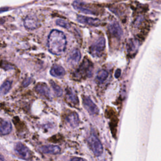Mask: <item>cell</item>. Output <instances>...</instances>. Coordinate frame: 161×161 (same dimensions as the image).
<instances>
[{"mask_svg": "<svg viewBox=\"0 0 161 161\" xmlns=\"http://www.w3.org/2000/svg\"><path fill=\"white\" fill-rule=\"evenodd\" d=\"M66 45L67 40L64 34L57 30H52L47 40L49 52L57 56L62 54L66 50Z\"/></svg>", "mask_w": 161, "mask_h": 161, "instance_id": "6da1fadb", "label": "cell"}, {"mask_svg": "<svg viewBox=\"0 0 161 161\" xmlns=\"http://www.w3.org/2000/svg\"><path fill=\"white\" fill-rule=\"evenodd\" d=\"M93 70V65L91 61L85 58L81 64L76 71L74 73L73 77L76 80L86 79L92 75Z\"/></svg>", "mask_w": 161, "mask_h": 161, "instance_id": "7a4b0ae2", "label": "cell"}, {"mask_svg": "<svg viewBox=\"0 0 161 161\" xmlns=\"http://www.w3.org/2000/svg\"><path fill=\"white\" fill-rule=\"evenodd\" d=\"M72 5L76 10L84 13L94 15H98L99 14V10L98 7L93 5L87 4L80 1H75Z\"/></svg>", "mask_w": 161, "mask_h": 161, "instance_id": "3957f363", "label": "cell"}, {"mask_svg": "<svg viewBox=\"0 0 161 161\" xmlns=\"http://www.w3.org/2000/svg\"><path fill=\"white\" fill-rule=\"evenodd\" d=\"M88 143L95 156L99 157L103 154V147L102 143L94 134H92L89 137L88 139Z\"/></svg>", "mask_w": 161, "mask_h": 161, "instance_id": "277c9868", "label": "cell"}, {"mask_svg": "<svg viewBox=\"0 0 161 161\" xmlns=\"http://www.w3.org/2000/svg\"><path fill=\"white\" fill-rule=\"evenodd\" d=\"M105 49V40L104 37H100L99 39L91 45L89 53L95 57H100L103 56Z\"/></svg>", "mask_w": 161, "mask_h": 161, "instance_id": "5b68a950", "label": "cell"}, {"mask_svg": "<svg viewBox=\"0 0 161 161\" xmlns=\"http://www.w3.org/2000/svg\"><path fill=\"white\" fill-rule=\"evenodd\" d=\"M82 103L85 109L92 115L97 114L99 113V108L98 106L91 100L88 96H84L82 97Z\"/></svg>", "mask_w": 161, "mask_h": 161, "instance_id": "8992f818", "label": "cell"}, {"mask_svg": "<svg viewBox=\"0 0 161 161\" xmlns=\"http://www.w3.org/2000/svg\"><path fill=\"white\" fill-rule=\"evenodd\" d=\"M14 150L22 159L30 160L32 157L30 150L21 143H17L15 145Z\"/></svg>", "mask_w": 161, "mask_h": 161, "instance_id": "52a82bcc", "label": "cell"}, {"mask_svg": "<svg viewBox=\"0 0 161 161\" xmlns=\"http://www.w3.org/2000/svg\"><path fill=\"white\" fill-rule=\"evenodd\" d=\"M24 25L27 29L35 30L40 26L37 18L33 15H28L24 20Z\"/></svg>", "mask_w": 161, "mask_h": 161, "instance_id": "ba28073f", "label": "cell"}, {"mask_svg": "<svg viewBox=\"0 0 161 161\" xmlns=\"http://www.w3.org/2000/svg\"><path fill=\"white\" fill-rule=\"evenodd\" d=\"M139 42L137 39H130L127 43V49L129 56H135L139 48Z\"/></svg>", "mask_w": 161, "mask_h": 161, "instance_id": "9c48e42d", "label": "cell"}, {"mask_svg": "<svg viewBox=\"0 0 161 161\" xmlns=\"http://www.w3.org/2000/svg\"><path fill=\"white\" fill-rule=\"evenodd\" d=\"M108 31L111 36L117 39H120L123 35L122 29L117 22H113L109 25Z\"/></svg>", "mask_w": 161, "mask_h": 161, "instance_id": "30bf717a", "label": "cell"}, {"mask_svg": "<svg viewBox=\"0 0 161 161\" xmlns=\"http://www.w3.org/2000/svg\"><path fill=\"white\" fill-rule=\"evenodd\" d=\"M78 21L82 24H85L90 26H99L101 24V21L99 19L93 18L91 17H87L79 15L78 16Z\"/></svg>", "mask_w": 161, "mask_h": 161, "instance_id": "8fae6325", "label": "cell"}, {"mask_svg": "<svg viewBox=\"0 0 161 161\" xmlns=\"http://www.w3.org/2000/svg\"><path fill=\"white\" fill-rule=\"evenodd\" d=\"M35 91L39 95L47 98H50V92L48 86L44 82H39L35 86Z\"/></svg>", "mask_w": 161, "mask_h": 161, "instance_id": "7c38bea8", "label": "cell"}, {"mask_svg": "<svg viewBox=\"0 0 161 161\" xmlns=\"http://www.w3.org/2000/svg\"><path fill=\"white\" fill-rule=\"evenodd\" d=\"M66 98L67 101L72 105H78L79 104V99L74 93V91L71 89L67 88L66 90Z\"/></svg>", "mask_w": 161, "mask_h": 161, "instance_id": "4fadbf2b", "label": "cell"}, {"mask_svg": "<svg viewBox=\"0 0 161 161\" xmlns=\"http://www.w3.org/2000/svg\"><path fill=\"white\" fill-rule=\"evenodd\" d=\"M66 121L71 127L75 128L79 124V118L78 114L76 112L69 113L66 118Z\"/></svg>", "mask_w": 161, "mask_h": 161, "instance_id": "5bb4252c", "label": "cell"}, {"mask_svg": "<svg viewBox=\"0 0 161 161\" xmlns=\"http://www.w3.org/2000/svg\"><path fill=\"white\" fill-rule=\"evenodd\" d=\"M81 54L80 51L77 49H75L72 50L69 53V56L68 58V62L71 65L75 66L79 63V61L81 59Z\"/></svg>", "mask_w": 161, "mask_h": 161, "instance_id": "9a60e30c", "label": "cell"}, {"mask_svg": "<svg viewBox=\"0 0 161 161\" xmlns=\"http://www.w3.org/2000/svg\"><path fill=\"white\" fill-rule=\"evenodd\" d=\"M12 130L11 123L5 120H0V135H5L9 134Z\"/></svg>", "mask_w": 161, "mask_h": 161, "instance_id": "2e32d148", "label": "cell"}, {"mask_svg": "<svg viewBox=\"0 0 161 161\" xmlns=\"http://www.w3.org/2000/svg\"><path fill=\"white\" fill-rule=\"evenodd\" d=\"M40 150L45 153V154H58L60 152V148L57 146V145H44V146L40 147Z\"/></svg>", "mask_w": 161, "mask_h": 161, "instance_id": "e0dca14e", "label": "cell"}, {"mask_svg": "<svg viewBox=\"0 0 161 161\" xmlns=\"http://www.w3.org/2000/svg\"><path fill=\"white\" fill-rule=\"evenodd\" d=\"M50 73L53 77L62 78L65 75L66 71L63 67L58 65H54L51 68Z\"/></svg>", "mask_w": 161, "mask_h": 161, "instance_id": "ac0fdd59", "label": "cell"}, {"mask_svg": "<svg viewBox=\"0 0 161 161\" xmlns=\"http://www.w3.org/2000/svg\"><path fill=\"white\" fill-rule=\"evenodd\" d=\"M108 77V72L104 69L99 70L96 75V80L98 84H103Z\"/></svg>", "mask_w": 161, "mask_h": 161, "instance_id": "d6986e66", "label": "cell"}, {"mask_svg": "<svg viewBox=\"0 0 161 161\" xmlns=\"http://www.w3.org/2000/svg\"><path fill=\"white\" fill-rule=\"evenodd\" d=\"M12 82L10 81H5L0 88V93L2 95H6L11 89Z\"/></svg>", "mask_w": 161, "mask_h": 161, "instance_id": "ffe728a7", "label": "cell"}, {"mask_svg": "<svg viewBox=\"0 0 161 161\" xmlns=\"http://www.w3.org/2000/svg\"><path fill=\"white\" fill-rule=\"evenodd\" d=\"M50 85H51L52 89H53V91H54V93H56V95L57 96H62L63 93V89H61V88L59 85H57V84L55 82H53L52 80H51L50 81Z\"/></svg>", "mask_w": 161, "mask_h": 161, "instance_id": "44dd1931", "label": "cell"}, {"mask_svg": "<svg viewBox=\"0 0 161 161\" xmlns=\"http://www.w3.org/2000/svg\"><path fill=\"white\" fill-rule=\"evenodd\" d=\"M56 24L57 25L60 26V27H62L63 28H65L66 29H69L70 28V24H69V23L64 20H61V19H59L57 20L56 21Z\"/></svg>", "mask_w": 161, "mask_h": 161, "instance_id": "7402d4cb", "label": "cell"}, {"mask_svg": "<svg viewBox=\"0 0 161 161\" xmlns=\"http://www.w3.org/2000/svg\"><path fill=\"white\" fill-rule=\"evenodd\" d=\"M30 82H31V79L30 78L27 79L24 81V83H23V85H24V86H28Z\"/></svg>", "mask_w": 161, "mask_h": 161, "instance_id": "603a6c76", "label": "cell"}, {"mask_svg": "<svg viewBox=\"0 0 161 161\" xmlns=\"http://www.w3.org/2000/svg\"><path fill=\"white\" fill-rule=\"evenodd\" d=\"M120 74H121V70H120V69H117V70L116 71V72H115V77H116L117 78H119V77H120Z\"/></svg>", "mask_w": 161, "mask_h": 161, "instance_id": "cb8c5ba5", "label": "cell"}, {"mask_svg": "<svg viewBox=\"0 0 161 161\" xmlns=\"http://www.w3.org/2000/svg\"><path fill=\"white\" fill-rule=\"evenodd\" d=\"M71 160H85V159H84L82 158H78V157H74L71 159Z\"/></svg>", "mask_w": 161, "mask_h": 161, "instance_id": "d4e9b609", "label": "cell"}, {"mask_svg": "<svg viewBox=\"0 0 161 161\" xmlns=\"http://www.w3.org/2000/svg\"><path fill=\"white\" fill-rule=\"evenodd\" d=\"M5 160L4 157L1 154H0V160Z\"/></svg>", "mask_w": 161, "mask_h": 161, "instance_id": "484cf974", "label": "cell"}]
</instances>
